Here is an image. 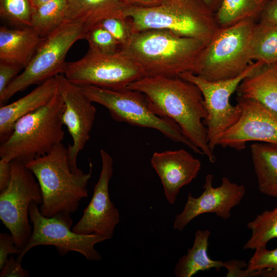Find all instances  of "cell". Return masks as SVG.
<instances>
[{
  "label": "cell",
  "instance_id": "cell-22",
  "mask_svg": "<svg viewBox=\"0 0 277 277\" xmlns=\"http://www.w3.org/2000/svg\"><path fill=\"white\" fill-rule=\"evenodd\" d=\"M211 232L208 229L196 230L193 245L186 254L181 257L176 264L174 273L176 277H191L200 271L214 268L217 271L226 266V262L213 260L207 250Z\"/></svg>",
  "mask_w": 277,
  "mask_h": 277
},
{
  "label": "cell",
  "instance_id": "cell-25",
  "mask_svg": "<svg viewBox=\"0 0 277 277\" xmlns=\"http://www.w3.org/2000/svg\"><path fill=\"white\" fill-rule=\"evenodd\" d=\"M252 60L265 64L277 63V25L257 22L251 43Z\"/></svg>",
  "mask_w": 277,
  "mask_h": 277
},
{
  "label": "cell",
  "instance_id": "cell-3",
  "mask_svg": "<svg viewBox=\"0 0 277 277\" xmlns=\"http://www.w3.org/2000/svg\"><path fill=\"white\" fill-rule=\"evenodd\" d=\"M35 175L41 188V213L50 217L70 214L77 209L80 201L88 196L87 186L91 177L92 164L88 173L81 169L72 171L67 148L62 143L48 153L25 163Z\"/></svg>",
  "mask_w": 277,
  "mask_h": 277
},
{
  "label": "cell",
  "instance_id": "cell-15",
  "mask_svg": "<svg viewBox=\"0 0 277 277\" xmlns=\"http://www.w3.org/2000/svg\"><path fill=\"white\" fill-rule=\"evenodd\" d=\"M213 179L211 174L206 175L200 196L195 197L189 192L184 209L175 216L174 229L183 231L192 220L204 213H214L223 220L231 217V209L240 204L245 195V187L224 176L221 184L214 187Z\"/></svg>",
  "mask_w": 277,
  "mask_h": 277
},
{
  "label": "cell",
  "instance_id": "cell-31",
  "mask_svg": "<svg viewBox=\"0 0 277 277\" xmlns=\"http://www.w3.org/2000/svg\"><path fill=\"white\" fill-rule=\"evenodd\" d=\"M100 26L113 36L121 49L129 43L134 33L131 21L126 17L109 18L104 20Z\"/></svg>",
  "mask_w": 277,
  "mask_h": 277
},
{
  "label": "cell",
  "instance_id": "cell-34",
  "mask_svg": "<svg viewBox=\"0 0 277 277\" xmlns=\"http://www.w3.org/2000/svg\"><path fill=\"white\" fill-rule=\"evenodd\" d=\"M29 273L21 265V262L13 256L8 258L4 267L1 269L0 277H28Z\"/></svg>",
  "mask_w": 277,
  "mask_h": 277
},
{
  "label": "cell",
  "instance_id": "cell-40",
  "mask_svg": "<svg viewBox=\"0 0 277 277\" xmlns=\"http://www.w3.org/2000/svg\"><path fill=\"white\" fill-rule=\"evenodd\" d=\"M33 8L52 0H30Z\"/></svg>",
  "mask_w": 277,
  "mask_h": 277
},
{
  "label": "cell",
  "instance_id": "cell-13",
  "mask_svg": "<svg viewBox=\"0 0 277 277\" xmlns=\"http://www.w3.org/2000/svg\"><path fill=\"white\" fill-rule=\"evenodd\" d=\"M58 92L63 98L65 108L62 115L72 143L67 147V156L72 171L78 170L77 157L90 138L96 115L93 102L78 85L69 81L63 74L56 76Z\"/></svg>",
  "mask_w": 277,
  "mask_h": 277
},
{
  "label": "cell",
  "instance_id": "cell-20",
  "mask_svg": "<svg viewBox=\"0 0 277 277\" xmlns=\"http://www.w3.org/2000/svg\"><path fill=\"white\" fill-rule=\"evenodd\" d=\"M42 38L31 27L14 29L1 27L0 61L14 64L24 69Z\"/></svg>",
  "mask_w": 277,
  "mask_h": 277
},
{
  "label": "cell",
  "instance_id": "cell-21",
  "mask_svg": "<svg viewBox=\"0 0 277 277\" xmlns=\"http://www.w3.org/2000/svg\"><path fill=\"white\" fill-rule=\"evenodd\" d=\"M238 96L255 100L277 114V66L263 64L238 86Z\"/></svg>",
  "mask_w": 277,
  "mask_h": 277
},
{
  "label": "cell",
  "instance_id": "cell-36",
  "mask_svg": "<svg viewBox=\"0 0 277 277\" xmlns=\"http://www.w3.org/2000/svg\"><path fill=\"white\" fill-rule=\"evenodd\" d=\"M258 22L277 25V0H268Z\"/></svg>",
  "mask_w": 277,
  "mask_h": 277
},
{
  "label": "cell",
  "instance_id": "cell-28",
  "mask_svg": "<svg viewBox=\"0 0 277 277\" xmlns=\"http://www.w3.org/2000/svg\"><path fill=\"white\" fill-rule=\"evenodd\" d=\"M33 7L30 0H0V15L10 23L30 27Z\"/></svg>",
  "mask_w": 277,
  "mask_h": 277
},
{
  "label": "cell",
  "instance_id": "cell-2",
  "mask_svg": "<svg viewBox=\"0 0 277 277\" xmlns=\"http://www.w3.org/2000/svg\"><path fill=\"white\" fill-rule=\"evenodd\" d=\"M206 44L164 29L134 33L121 51L136 62L145 76H179L193 71Z\"/></svg>",
  "mask_w": 277,
  "mask_h": 277
},
{
  "label": "cell",
  "instance_id": "cell-8",
  "mask_svg": "<svg viewBox=\"0 0 277 277\" xmlns=\"http://www.w3.org/2000/svg\"><path fill=\"white\" fill-rule=\"evenodd\" d=\"M84 34L81 23L66 20L56 29L43 38L29 63L0 96L1 106L17 92L33 85L40 84L58 74H63L67 53L76 42L84 39Z\"/></svg>",
  "mask_w": 277,
  "mask_h": 277
},
{
  "label": "cell",
  "instance_id": "cell-32",
  "mask_svg": "<svg viewBox=\"0 0 277 277\" xmlns=\"http://www.w3.org/2000/svg\"><path fill=\"white\" fill-rule=\"evenodd\" d=\"M21 250L16 245L15 240L10 233H0V269L8 259L9 254L20 253Z\"/></svg>",
  "mask_w": 277,
  "mask_h": 277
},
{
  "label": "cell",
  "instance_id": "cell-6",
  "mask_svg": "<svg viewBox=\"0 0 277 277\" xmlns=\"http://www.w3.org/2000/svg\"><path fill=\"white\" fill-rule=\"evenodd\" d=\"M257 20L220 28L200 54L192 71L210 81L235 77L252 63L251 43Z\"/></svg>",
  "mask_w": 277,
  "mask_h": 277
},
{
  "label": "cell",
  "instance_id": "cell-12",
  "mask_svg": "<svg viewBox=\"0 0 277 277\" xmlns=\"http://www.w3.org/2000/svg\"><path fill=\"white\" fill-rule=\"evenodd\" d=\"M264 63H252L239 76L228 80L210 81L191 72L182 73L179 76L196 85L202 92L207 116L203 123L207 128V139L211 150L214 152L222 135L239 120L241 110L238 104L230 103L231 95L247 76Z\"/></svg>",
  "mask_w": 277,
  "mask_h": 277
},
{
  "label": "cell",
  "instance_id": "cell-9",
  "mask_svg": "<svg viewBox=\"0 0 277 277\" xmlns=\"http://www.w3.org/2000/svg\"><path fill=\"white\" fill-rule=\"evenodd\" d=\"M29 219L33 225L31 236L25 247L17 255L16 260L21 262L25 255L37 246H52L58 254L65 255L71 251L82 254L89 261L102 259L94 245L107 238L95 234H81L71 229L73 221L70 214H58L47 217L39 211L38 204L33 201L29 209Z\"/></svg>",
  "mask_w": 277,
  "mask_h": 277
},
{
  "label": "cell",
  "instance_id": "cell-35",
  "mask_svg": "<svg viewBox=\"0 0 277 277\" xmlns=\"http://www.w3.org/2000/svg\"><path fill=\"white\" fill-rule=\"evenodd\" d=\"M247 264L243 260H237L232 259L226 262L225 268L228 270L227 276H255L254 273L248 270Z\"/></svg>",
  "mask_w": 277,
  "mask_h": 277
},
{
  "label": "cell",
  "instance_id": "cell-17",
  "mask_svg": "<svg viewBox=\"0 0 277 277\" xmlns=\"http://www.w3.org/2000/svg\"><path fill=\"white\" fill-rule=\"evenodd\" d=\"M150 163L171 205L176 202L181 189L197 177L201 168L200 160L184 149L155 152Z\"/></svg>",
  "mask_w": 277,
  "mask_h": 277
},
{
  "label": "cell",
  "instance_id": "cell-24",
  "mask_svg": "<svg viewBox=\"0 0 277 277\" xmlns=\"http://www.w3.org/2000/svg\"><path fill=\"white\" fill-rule=\"evenodd\" d=\"M268 1L222 0L215 13L217 23L220 28H224L248 19L258 21Z\"/></svg>",
  "mask_w": 277,
  "mask_h": 277
},
{
  "label": "cell",
  "instance_id": "cell-41",
  "mask_svg": "<svg viewBox=\"0 0 277 277\" xmlns=\"http://www.w3.org/2000/svg\"><path fill=\"white\" fill-rule=\"evenodd\" d=\"M276 66H277V63H276Z\"/></svg>",
  "mask_w": 277,
  "mask_h": 277
},
{
  "label": "cell",
  "instance_id": "cell-27",
  "mask_svg": "<svg viewBox=\"0 0 277 277\" xmlns=\"http://www.w3.org/2000/svg\"><path fill=\"white\" fill-rule=\"evenodd\" d=\"M251 235L243 246L244 250H254L266 246L269 241L277 238V204L270 210H265L247 225Z\"/></svg>",
  "mask_w": 277,
  "mask_h": 277
},
{
  "label": "cell",
  "instance_id": "cell-23",
  "mask_svg": "<svg viewBox=\"0 0 277 277\" xmlns=\"http://www.w3.org/2000/svg\"><path fill=\"white\" fill-rule=\"evenodd\" d=\"M250 150L259 190L277 199V144L254 142Z\"/></svg>",
  "mask_w": 277,
  "mask_h": 277
},
{
  "label": "cell",
  "instance_id": "cell-5",
  "mask_svg": "<svg viewBox=\"0 0 277 277\" xmlns=\"http://www.w3.org/2000/svg\"><path fill=\"white\" fill-rule=\"evenodd\" d=\"M65 108L58 92L45 106L19 119L9 137L0 146V157L26 163L50 152L62 143Z\"/></svg>",
  "mask_w": 277,
  "mask_h": 277
},
{
  "label": "cell",
  "instance_id": "cell-16",
  "mask_svg": "<svg viewBox=\"0 0 277 277\" xmlns=\"http://www.w3.org/2000/svg\"><path fill=\"white\" fill-rule=\"evenodd\" d=\"M100 155L101 170L93 188V195L81 219L72 229L78 234H95L109 239L120 222V214L109 193V181L113 172V160L105 150H100Z\"/></svg>",
  "mask_w": 277,
  "mask_h": 277
},
{
  "label": "cell",
  "instance_id": "cell-38",
  "mask_svg": "<svg viewBox=\"0 0 277 277\" xmlns=\"http://www.w3.org/2000/svg\"><path fill=\"white\" fill-rule=\"evenodd\" d=\"M127 7H148L157 5L163 0H122Z\"/></svg>",
  "mask_w": 277,
  "mask_h": 277
},
{
  "label": "cell",
  "instance_id": "cell-7",
  "mask_svg": "<svg viewBox=\"0 0 277 277\" xmlns=\"http://www.w3.org/2000/svg\"><path fill=\"white\" fill-rule=\"evenodd\" d=\"M77 85L93 103L107 109L114 121L156 130L172 141L183 144L193 152L203 155L202 151L184 136L177 124L155 112L144 93L127 88L112 90L90 85Z\"/></svg>",
  "mask_w": 277,
  "mask_h": 277
},
{
  "label": "cell",
  "instance_id": "cell-10",
  "mask_svg": "<svg viewBox=\"0 0 277 277\" xmlns=\"http://www.w3.org/2000/svg\"><path fill=\"white\" fill-rule=\"evenodd\" d=\"M10 164V183L0 193V219L22 250L32 232L29 221L30 204L34 201L41 205L42 195L35 175L25 163L12 160Z\"/></svg>",
  "mask_w": 277,
  "mask_h": 277
},
{
  "label": "cell",
  "instance_id": "cell-18",
  "mask_svg": "<svg viewBox=\"0 0 277 277\" xmlns=\"http://www.w3.org/2000/svg\"><path fill=\"white\" fill-rule=\"evenodd\" d=\"M58 92V81L49 78L18 100L0 108V141H5L16 122L24 116L46 105Z\"/></svg>",
  "mask_w": 277,
  "mask_h": 277
},
{
  "label": "cell",
  "instance_id": "cell-39",
  "mask_svg": "<svg viewBox=\"0 0 277 277\" xmlns=\"http://www.w3.org/2000/svg\"><path fill=\"white\" fill-rule=\"evenodd\" d=\"M204 4L214 13L219 9L222 0H202Z\"/></svg>",
  "mask_w": 277,
  "mask_h": 277
},
{
  "label": "cell",
  "instance_id": "cell-4",
  "mask_svg": "<svg viewBox=\"0 0 277 277\" xmlns=\"http://www.w3.org/2000/svg\"><path fill=\"white\" fill-rule=\"evenodd\" d=\"M133 33L164 29L202 41L206 45L220 28L215 13L202 0H163L148 7H127Z\"/></svg>",
  "mask_w": 277,
  "mask_h": 277
},
{
  "label": "cell",
  "instance_id": "cell-37",
  "mask_svg": "<svg viewBox=\"0 0 277 277\" xmlns=\"http://www.w3.org/2000/svg\"><path fill=\"white\" fill-rule=\"evenodd\" d=\"M11 179L10 162L4 159L0 160V191H3L9 186Z\"/></svg>",
  "mask_w": 277,
  "mask_h": 277
},
{
  "label": "cell",
  "instance_id": "cell-33",
  "mask_svg": "<svg viewBox=\"0 0 277 277\" xmlns=\"http://www.w3.org/2000/svg\"><path fill=\"white\" fill-rule=\"evenodd\" d=\"M22 69H24L19 65L0 61V96Z\"/></svg>",
  "mask_w": 277,
  "mask_h": 277
},
{
  "label": "cell",
  "instance_id": "cell-1",
  "mask_svg": "<svg viewBox=\"0 0 277 277\" xmlns=\"http://www.w3.org/2000/svg\"><path fill=\"white\" fill-rule=\"evenodd\" d=\"M127 88L144 93L159 116L173 120L184 136L211 163L215 162L216 159L208 146L207 128L203 123L207 116L204 99L196 85L180 76H145Z\"/></svg>",
  "mask_w": 277,
  "mask_h": 277
},
{
  "label": "cell",
  "instance_id": "cell-11",
  "mask_svg": "<svg viewBox=\"0 0 277 277\" xmlns=\"http://www.w3.org/2000/svg\"><path fill=\"white\" fill-rule=\"evenodd\" d=\"M64 76L76 85L121 90L145 76L142 67L120 51L102 54L88 51L81 58L67 62Z\"/></svg>",
  "mask_w": 277,
  "mask_h": 277
},
{
  "label": "cell",
  "instance_id": "cell-30",
  "mask_svg": "<svg viewBox=\"0 0 277 277\" xmlns=\"http://www.w3.org/2000/svg\"><path fill=\"white\" fill-rule=\"evenodd\" d=\"M84 39L88 43V51L102 54H113L121 47L113 36L102 26L93 28L85 32Z\"/></svg>",
  "mask_w": 277,
  "mask_h": 277
},
{
  "label": "cell",
  "instance_id": "cell-26",
  "mask_svg": "<svg viewBox=\"0 0 277 277\" xmlns=\"http://www.w3.org/2000/svg\"><path fill=\"white\" fill-rule=\"evenodd\" d=\"M67 0H52L33 8L30 27L44 38L65 21Z\"/></svg>",
  "mask_w": 277,
  "mask_h": 277
},
{
  "label": "cell",
  "instance_id": "cell-29",
  "mask_svg": "<svg viewBox=\"0 0 277 277\" xmlns=\"http://www.w3.org/2000/svg\"><path fill=\"white\" fill-rule=\"evenodd\" d=\"M254 250L247 269L254 274L256 272V276L277 277V248L268 250L264 246Z\"/></svg>",
  "mask_w": 277,
  "mask_h": 277
},
{
  "label": "cell",
  "instance_id": "cell-19",
  "mask_svg": "<svg viewBox=\"0 0 277 277\" xmlns=\"http://www.w3.org/2000/svg\"><path fill=\"white\" fill-rule=\"evenodd\" d=\"M127 7L122 0H67L65 18L81 23L85 33L107 18L125 17Z\"/></svg>",
  "mask_w": 277,
  "mask_h": 277
},
{
  "label": "cell",
  "instance_id": "cell-14",
  "mask_svg": "<svg viewBox=\"0 0 277 277\" xmlns=\"http://www.w3.org/2000/svg\"><path fill=\"white\" fill-rule=\"evenodd\" d=\"M236 100L241 115L222 135L217 146L241 151L249 142L277 144V114L255 100L239 96Z\"/></svg>",
  "mask_w": 277,
  "mask_h": 277
}]
</instances>
